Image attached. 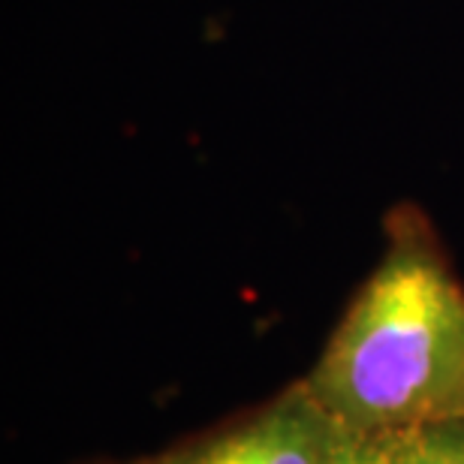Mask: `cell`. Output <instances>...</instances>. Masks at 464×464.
Returning <instances> with one entry per match:
<instances>
[{
  "mask_svg": "<svg viewBox=\"0 0 464 464\" xmlns=\"http://www.w3.org/2000/svg\"><path fill=\"white\" fill-rule=\"evenodd\" d=\"M304 386L353 429L464 422V284L420 208L386 218L383 256Z\"/></svg>",
  "mask_w": 464,
  "mask_h": 464,
  "instance_id": "6da1fadb",
  "label": "cell"
},
{
  "mask_svg": "<svg viewBox=\"0 0 464 464\" xmlns=\"http://www.w3.org/2000/svg\"><path fill=\"white\" fill-rule=\"evenodd\" d=\"M329 431L332 416L302 380L247 422L148 464H320Z\"/></svg>",
  "mask_w": 464,
  "mask_h": 464,
  "instance_id": "7a4b0ae2",
  "label": "cell"
},
{
  "mask_svg": "<svg viewBox=\"0 0 464 464\" xmlns=\"http://www.w3.org/2000/svg\"><path fill=\"white\" fill-rule=\"evenodd\" d=\"M411 431L404 429L368 431L332 420V431L320 464H401Z\"/></svg>",
  "mask_w": 464,
  "mask_h": 464,
  "instance_id": "3957f363",
  "label": "cell"
},
{
  "mask_svg": "<svg viewBox=\"0 0 464 464\" xmlns=\"http://www.w3.org/2000/svg\"><path fill=\"white\" fill-rule=\"evenodd\" d=\"M401 464H464V422L413 429Z\"/></svg>",
  "mask_w": 464,
  "mask_h": 464,
  "instance_id": "277c9868",
  "label": "cell"
}]
</instances>
